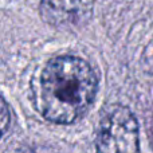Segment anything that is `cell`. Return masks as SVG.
I'll list each match as a JSON object with an SVG mask.
<instances>
[{
	"label": "cell",
	"mask_w": 153,
	"mask_h": 153,
	"mask_svg": "<svg viewBox=\"0 0 153 153\" xmlns=\"http://www.w3.org/2000/svg\"><path fill=\"white\" fill-rule=\"evenodd\" d=\"M97 89V76L86 61L73 55L56 56L40 75V111L51 122L71 124L91 106Z\"/></svg>",
	"instance_id": "1"
},
{
	"label": "cell",
	"mask_w": 153,
	"mask_h": 153,
	"mask_svg": "<svg viewBox=\"0 0 153 153\" xmlns=\"http://www.w3.org/2000/svg\"><path fill=\"white\" fill-rule=\"evenodd\" d=\"M97 153H138V125L125 106H114L98 126Z\"/></svg>",
	"instance_id": "2"
},
{
	"label": "cell",
	"mask_w": 153,
	"mask_h": 153,
	"mask_svg": "<svg viewBox=\"0 0 153 153\" xmlns=\"http://www.w3.org/2000/svg\"><path fill=\"white\" fill-rule=\"evenodd\" d=\"M94 0H42L40 16L61 30H78L91 19Z\"/></svg>",
	"instance_id": "3"
},
{
	"label": "cell",
	"mask_w": 153,
	"mask_h": 153,
	"mask_svg": "<svg viewBox=\"0 0 153 153\" xmlns=\"http://www.w3.org/2000/svg\"><path fill=\"white\" fill-rule=\"evenodd\" d=\"M3 133H5L7 130V117H8V109L5 101H3Z\"/></svg>",
	"instance_id": "4"
}]
</instances>
